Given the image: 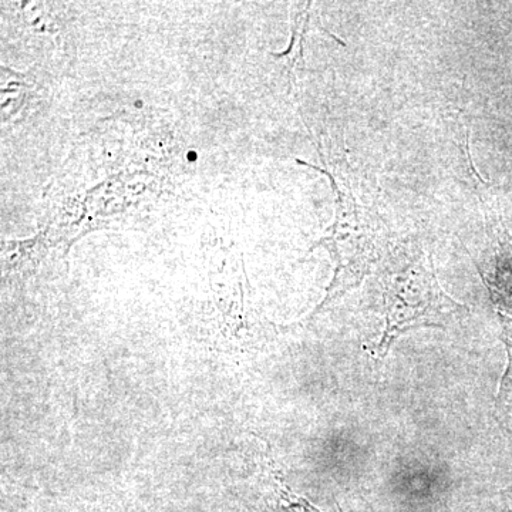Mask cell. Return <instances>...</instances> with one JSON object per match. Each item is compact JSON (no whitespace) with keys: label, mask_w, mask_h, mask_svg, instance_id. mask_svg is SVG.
I'll list each match as a JSON object with an SVG mask.
<instances>
[{"label":"cell","mask_w":512,"mask_h":512,"mask_svg":"<svg viewBox=\"0 0 512 512\" xmlns=\"http://www.w3.org/2000/svg\"><path fill=\"white\" fill-rule=\"evenodd\" d=\"M386 329L379 350L386 355L400 336L419 328H446L464 312L441 289L429 258H416L384 278Z\"/></svg>","instance_id":"obj_1"},{"label":"cell","mask_w":512,"mask_h":512,"mask_svg":"<svg viewBox=\"0 0 512 512\" xmlns=\"http://www.w3.org/2000/svg\"><path fill=\"white\" fill-rule=\"evenodd\" d=\"M503 320L504 342L507 346L508 365L505 369L500 390H498L497 407L505 416L512 419V312L500 315Z\"/></svg>","instance_id":"obj_2"},{"label":"cell","mask_w":512,"mask_h":512,"mask_svg":"<svg viewBox=\"0 0 512 512\" xmlns=\"http://www.w3.org/2000/svg\"><path fill=\"white\" fill-rule=\"evenodd\" d=\"M306 505V511L308 512H320L319 510H316V508L311 507L308 503H305Z\"/></svg>","instance_id":"obj_3"},{"label":"cell","mask_w":512,"mask_h":512,"mask_svg":"<svg viewBox=\"0 0 512 512\" xmlns=\"http://www.w3.org/2000/svg\"><path fill=\"white\" fill-rule=\"evenodd\" d=\"M512 511V510H511Z\"/></svg>","instance_id":"obj_4"}]
</instances>
